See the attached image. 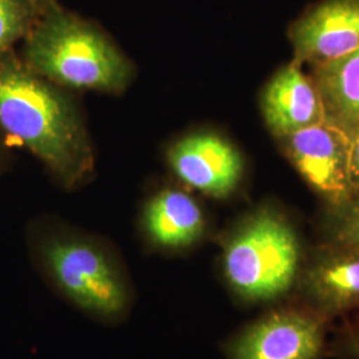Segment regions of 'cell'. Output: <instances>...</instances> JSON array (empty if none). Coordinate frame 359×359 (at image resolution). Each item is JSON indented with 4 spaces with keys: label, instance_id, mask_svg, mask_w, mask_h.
I'll use <instances>...</instances> for the list:
<instances>
[{
    "label": "cell",
    "instance_id": "4",
    "mask_svg": "<svg viewBox=\"0 0 359 359\" xmlns=\"http://www.w3.org/2000/svg\"><path fill=\"white\" fill-rule=\"evenodd\" d=\"M302 261L293 225L277 209L262 206L225 240L221 270L241 302L277 304L293 293Z\"/></svg>",
    "mask_w": 359,
    "mask_h": 359
},
{
    "label": "cell",
    "instance_id": "18",
    "mask_svg": "<svg viewBox=\"0 0 359 359\" xmlns=\"http://www.w3.org/2000/svg\"><path fill=\"white\" fill-rule=\"evenodd\" d=\"M1 160H3V151H1V145H0V165H1Z\"/></svg>",
    "mask_w": 359,
    "mask_h": 359
},
{
    "label": "cell",
    "instance_id": "11",
    "mask_svg": "<svg viewBox=\"0 0 359 359\" xmlns=\"http://www.w3.org/2000/svg\"><path fill=\"white\" fill-rule=\"evenodd\" d=\"M142 231L149 243L163 250H182L205 233L204 212L188 193L165 189L154 196L142 210Z\"/></svg>",
    "mask_w": 359,
    "mask_h": 359
},
{
    "label": "cell",
    "instance_id": "5",
    "mask_svg": "<svg viewBox=\"0 0 359 359\" xmlns=\"http://www.w3.org/2000/svg\"><path fill=\"white\" fill-rule=\"evenodd\" d=\"M326 323L290 302L268 313L236 334L225 351L229 359H321L326 348Z\"/></svg>",
    "mask_w": 359,
    "mask_h": 359
},
{
    "label": "cell",
    "instance_id": "1",
    "mask_svg": "<svg viewBox=\"0 0 359 359\" xmlns=\"http://www.w3.org/2000/svg\"><path fill=\"white\" fill-rule=\"evenodd\" d=\"M13 51L0 55V128L72 189L93 170V151L76 104Z\"/></svg>",
    "mask_w": 359,
    "mask_h": 359
},
{
    "label": "cell",
    "instance_id": "16",
    "mask_svg": "<svg viewBox=\"0 0 359 359\" xmlns=\"http://www.w3.org/2000/svg\"><path fill=\"white\" fill-rule=\"evenodd\" d=\"M348 181H350L353 197L359 196V133L354 135L353 137H350Z\"/></svg>",
    "mask_w": 359,
    "mask_h": 359
},
{
    "label": "cell",
    "instance_id": "9",
    "mask_svg": "<svg viewBox=\"0 0 359 359\" xmlns=\"http://www.w3.org/2000/svg\"><path fill=\"white\" fill-rule=\"evenodd\" d=\"M299 59L321 67L359 48V0H322L292 28Z\"/></svg>",
    "mask_w": 359,
    "mask_h": 359
},
{
    "label": "cell",
    "instance_id": "3",
    "mask_svg": "<svg viewBox=\"0 0 359 359\" xmlns=\"http://www.w3.org/2000/svg\"><path fill=\"white\" fill-rule=\"evenodd\" d=\"M31 253L57 293L99 321H121L133 304L128 274L100 241L74 231L35 229Z\"/></svg>",
    "mask_w": 359,
    "mask_h": 359
},
{
    "label": "cell",
    "instance_id": "2",
    "mask_svg": "<svg viewBox=\"0 0 359 359\" xmlns=\"http://www.w3.org/2000/svg\"><path fill=\"white\" fill-rule=\"evenodd\" d=\"M23 40L22 60L59 87L121 93L133 80L128 57L103 29L57 1L39 13Z\"/></svg>",
    "mask_w": 359,
    "mask_h": 359
},
{
    "label": "cell",
    "instance_id": "8",
    "mask_svg": "<svg viewBox=\"0 0 359 359\" xmlns=\"http://www.w3.org/2000/svg\"><path fill=\"white\" fill-rule=\"evenodd\" d=\"M168 163L185 185L216 198L231 196L244 170L240 152L209 132L192 133L175 142L168 151Z\"/></svg>",
    "mask_w": 359,
    "mask_h": 359
},
{
    "label": "cell",
    "instance_id": "17",
    "mask_svg": "<svg viewBox=\"0 0 359 359\" xmlns=\"http://www.w3.org/2000/svg\"><path fill=\"white\" fill-rule=\"evenodd\" d=\"M36 8H38L39 11L41 13L47 6H50L51 3L53 1H57V0H29Z\"/></svg>",
    "mask_w": 359,
    "mask_h": 359
},
{
    "label": "cell",
    "instance_id": "13",
    "mask_svg": "<svg viewBox=\"0 0 359 359\" xmlns=\"http://www.w3.org/2000/svg\"><path fill=\"white\" fill-rule=\"evenodd\" d=\"M39 13L29 0H0V55L13 51L26 38Z\"/></svg>",
    "mask_w": 359,
    "mask_h": 359
},
{
    "label": "cell",
    "instance_id": "14",
    "mask_svg": "<svg viewBox=\"0 0 359 359\" xmlns=\"http://www.w3.org/2000/svg\"><path fill=\"white\" fill-rule=\"evenodd\" d=\"M325 233L327 244L359 252V196L330 208Z\"/></svg>",
    "mask_w": 359,
    "mask_h": 359
},
{
    "label": "cell",
    "instance_id": "7",
    "mask_svg": "<svg viewBox=\"0 0 359 359\" xmlns=\"http://www.w3.org/2000/svg\"><path fill=\"white\" fill-rule=\"evenodd\" d=\"M286 137L295 167L330 206L353 197L348 181L350 137L344 130L322 120Z\"/></svg>",
    "mask_w": 359,
    "mask_h": 359
},
{
    "label": "cell",
    "instance_id": "15",
    "mask_svg": "<svg viewBox=\"0 0 359 359\" xmlns=\"http://www.w3.org/2000/svg\"><path fill=\"white\" fill-rule=\"evenodd\" d=\"M330 355L337 359H359V318L337 335L330 345Z\"/></svg>",
    "mask_w": 359,
    "mask_h": 359
},
{
    "label": "cell",
    "instance_id": "10",
    "mask_svg": "<svg viewBox=\"0 0 359 359\" xmlns=\"http://www.w3.org/2000/svg\"><path fill=\"white\" fill-rule=\"evenodd\" d=\"M262 114L271 132L278 136H289L325 120L318 90L295 63L270 80L262 95Z\"/></svg>",
    "mask_w": 359,
    "mask_h": 359
},
{
    "label": "cell",
    "instance_id": "6",
    "mask_svg": "<svg viewBox=\"0 0 359 359\" xmlns=\"http://www.w3.org/2000/svg\"><path fill=\"white\" fill-rule=\"evenodd\" d=\"M293 302L323 321L359 311V252L326 244L302 261Z\"/></svg>",
    "mask_w": 359,
    "mask_h": 359
},
{
    "label": "cell",
    "instance_id": "12",
    "mask_svg": "<svg viewBox=\"0 0 359 359\" xmlns=\"http://www.w3.org/2000/svg\"><path fill=\"white\" fill-rule=\"evenodd\" d=\"M325 118L348 137L359 133V48L317 68Z\"/></svg>",
    "mask_w": 359,
    "mask_h": 359
}]
</instances>
